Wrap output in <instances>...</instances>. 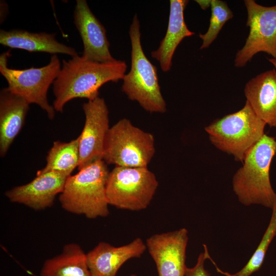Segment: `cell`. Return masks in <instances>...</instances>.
<instances>
[{
  "label": "cell",
  "instance_id": "obj_20",
  "mask_svg": "<svg viewBox=\"0 0 276 276\" xmlns=\"http://www.w3.org/2000/svg\"><path fill=\"white\" fill-rule=\"evenodd\" d=\"M79 158V137L69 142L55 141L48 152L46 165L38 170L36 175L56 171L70 176L78 167Z\"/></svg>",
  "mask_w": 276,
  "mask_h": 276
},
{
  "label": "cell",
  "instance_id": "obj_21",
  "mask_svg": "<svg viewBox=\"0 0 276 276\" xmlns=\"http://www.w3.org/2000/svg\"><path fill=\"white\" fill-rule=\"evenodd\" d=\"M272 211L268 227L257 249L244 267L233 274L223 272L218 269L219 272L226 276H250L260 269L264 262L268 246L276 236V203Z\"/></svg>",
  "mask_w": 276,
  "mask_h": 276
},
{
  "label": "cell",
  "instance_id": "obj_22",
  "mask_svg": "<svg viewBox=\"0 0 276 276\" xmlns=\"http://www.w3.org/2000/svg\"><path fill=\"white\" fill-rule=\"evenodd\" d=\"M211 8V16L209 27L206 33H200L199 35L202 40L200 50L208 48L216 39L226 22L234 16L233 12L225 2L212 0Z\"/></svg>",
  "mask_w": 276,
  "mask_h": 276
},
{
  "label": "cell",
  "instance_id": "obj_14",
  "mask_svg": "<svg viewBox=\"0 0 276 276\" xmlns=\"http://www.w3.org/2000/svg\"><path fill=\"white\" fill-rule=\"evenodd\" d=\"M147 246L136 238L130 243L115 247L100 242L86 254L87 263L91 276H116L120 267L128 260L140 258Z\"/></svg>",
  "mask_w": 276,
  "mask_h": 276
},
{
  "label": "cell",
  "instance_id": "obj_23",
  "mask_svg": "<svg viewBox=\"0 0 276 276\" xmlns=\"http://www.w3.org/2000/svg\"><path fill=\"white\" fill-rule=\"evenodd\" d=\"M203 247L204 251L199 254L196 265L192 268L187 267L185 276H210L204 268L205 261L210 256L206 246L203 244Z\"/></svg>",
  "mask_w": 276,
  "mask_h": 276
},
{
  "label": "cell",
  "instance_id": "obj_6",
  "mask_svg": "<svg viewBox=\"0 0 276 276\" xmlns=\"http://www.w3.org/2000/svg\"><path fill=\"white\" fill-rule=\"evenodd\" d=\"M155 152L153 135L123 118L110 127L105 141L102 159L107 165L116 166L147 167Z\"/></svg>",
  "mask_w": 276,
  "mask_h": 276
},
{
  "label": "cell",
  "instance_id": "obj_26",
  "mask_svg": "<svg viewBox=\"0 0 276 276\" xmlns=\"http://www.w3.org/2000/svg\"><path fill=\"white\" fill-rule=\"evenodd\" d=\"M268 61L273 65V66H274L276 70V58H268Z\"/></svg>",
  "mask_w": 276,
  "mask_h": 276
},
{
  "label": "cell",
  "instance_id": "obj_13",
  "mask_svg": "<svg viewBox=\"0 0 276 276\" xmlns=\"http://www.w3.org/2000/svg\"><path fill=\"white\" fill-rule=\"evenodd\" d=\"M68 177L56 171L36 175L30 182L6 191L5 195L12 202L42 210L52 206L56 196L62 192Z\"/></svg>",
  "mask_w": 276,
  "mask_h": 276
},
{
  "label": "cell",
  "instance_id": "obj_24",
  "mask_svg": "<svg viewBox=\"0 0 276 276\" xmlns=\"http://www.w3.org/2000/svg\"><path fill=\"white\" fill-rule=\"evenodd\" d=\"M8 6L6 3L1 2V23L4 21L5 19L6 15H7Z\"/></svg>",
  "mask_w": 276,
  "mask_h": 276
},
{
  "label": "cell",
  "instance_id": "obj_16",
  "mask_svg": "<svg viewBox=\"0 0 276 276\" xmlns=\"http://www.w3.org/2000/svg\"><path fill=\"white\" fill-rule=\"evenodd\" d=\"M187 0L170 1V13L166 33L157 50L151 52V57L159 62L164 72H169L172 58L178 45L187 37L193 36L185 21L184 10L188 4Z\"/></svg>",
  "mask_w": 276,
  "mask_h": 276
},
{
  "label": "cell",
  "instance_id": "obj_11",
  "mask_svg": "<svg viewBox=\"0 0 276 276\" xmlns=\"http://www.w3.org/2000/svg\"><path fill=\"white\" fill-rule=\"evenodd\" d=\"M188 239L185 228L147 238V248L156 264L158 276H185Z\"/></svg>",
  "mask_w": 276,
  "mask_h": 276
},
{
  "label": "cell",
  "instance_id": "obj_1",
  "mask_svg": "<svg viewBox=\"0 0 276 276\" xmlns=\"http://www.w3.org/2000/svg\"><path fill=\"white\" fill-rule=\"evenodd\" d=\"M127 65L124 60L108 62L85 60L79 55L62 60L60 71L53 84L55 110L63 112L65 105L75 98L93 100L99 90L108 82L123 80Z\"/></svg>",
  "mask_w": 276,
  "mask_h": 276
},
{
  "label": "cell",
  "instance_id": "obj_3",
  "mask_svg": "<svg viewBox=\"0 0 276 276\" xmlns=\"http://www.w3.org/2000/svg\"><path fill=\"white\" fill-rule=\"evenodd\" d=\"M109 172L107 164L100 159L68 176L59 194L62 208L89 219L107 216L106 183Z\"/></svg>",
  "mask_w": 276,
  "mask_h": 276
},
{
  "label": "cell",
  "instance_id": "obj_8",
  "mask_svg": "<svg viewBox=\"0 0 276 276\" xmlns=\"http://www.w3.org/2000/svg\"><path fill=\"white\" fill-rule=\"evenodd\" d=\"M158 186L155 174L147 167L116 166L109 172L106 183L108 204L120 209L144 210Z\"/></svg>",
  "mask_w": 276,
  "mask_h": 276
},
{
  "label": "cell",
  "instance_id": "obj_5",
  "mask_svg": "<svg viewBox=\"0 0 276 276\" xmlns=\"http://www.w3.org/2000/svg\"><path fill=\"white\" fill-rule=\"evenodd\" d=\"M266 125L246 101L241 109L214 120L204 130L214 146L243 163L248 152L265 134Z\"/></svg>",
  "mask_w": 276,
  "mask_h": 276
},
{
  "label": "cell",
  "instance_id": "obj_27",
  "mask_svg": "<svg viewBox=\"0 0 276 276\" xmlns=\"http://www.w3.org/2000/svg\"><path fill=\"white\" fill-rule=\"evenodd\" d=\"M130 276H137V275L134 274H132Z\"/></svg>",
  "mask_w": 276,
  "mask_h": 276
},
{
  "label": "cell",
  "instance_id": "obj_12",
  "mask_svg": "<svg viewBox=\"0 0 276 276\" xmlns=\"http://www.w3.org/2000/svg\"><path fill=\"white\" fill-rule=\"evenodd\" d=\"M74 23L82 40L83 58L101 63L116 60L110 52L105 27L92 12L85 0L76 1Z\"/></svg>",
  "mask_w": 276,
  "mask_h": 276
},
{
  "label": "cell",
  "instance_id": "obj_25",
  "mask_svg": "<svg viewBox=\"0 0 276 276\" xmlns=\"http://www.w3.org/2000/svg\"><path fill=\"white\" fill-rule=\"evenodd\" d=\"M202 9L205 10L211 7L212 1H195Z\"/></svg>",
  "mask_w": 276,
  "mask_h": 276
},
{
  "label": "cell",
  "instance_id": "obj_18",
  "mask_svg": "<svg viewBox=\"0 0 276 276\" xmlns=\"http://www.w3.org/2000/svg\"><path fill=\"white\" fill-rule=\"evenodd\" d=\"M0 43L29 52L63 54L72 57L78 55L74 48L58 41L55 34L46 32L32 33L20 29L1 30Z\"/></svg>",
  "mask_w": 276,
  "mask_h": 276
},
{
  "label": "cell",
  "instance_id": "obj_9",
  "mask_svg": "<svg viewBox=\"0 0 276 276\" xmlns=\"http://www.w3.org/2000/svg\"><path fill=\"white\" fill-rule=\"evenodd\" d=\"M244 2L249 30L244 46L236 55L235 66L238 68L245 66L259 52L276 58V5L263 6L254 0Z\"/></svg>",
  "mask_w": 276,
  "mask_h": 276
},
{
  "label": "cell",
  "instance_id": "obj_19",
  "mask_svg": "<svg viewBox=\"0 0 276 276\" xmlns=\"http://www.w3.org/2000/svg\"><path fill=\"white\" fill-rule=\"evenodd\" d=\"M40 276H91L86 254L78 244H66L60 254L44 262Z\"/></svg>",
  "mask_w": 276,
  "mask_h": 276
},
{
  "label": "cell",
  "instance_id": "obj_7",
  "mask_svg": "<svg viewBox=\"0 0 276 276\" xmlns=\"http://www.w3.org/2000/svg\"><path fill=\"white\" fill-rule=\"evenodd\" d=\"M10 55L8 51L0 56V73L7 81L8 88L29 104H37L46 112L50 120H53L56 111L48 101V93L61 67L58 56L52 55L49 63L45 66L18 70L8 66Z\"/></svg>",
  "mask_w": 276,
  "mask_h": 276
},
{
  "label": "cell",
  "instance_id": "obj_15",
  "mask_svg": "<svg viewBox=\"0 0 276 276\" xmlns=\"http://www.w3.org/2000/svg\"><path fill=\"white\" fill-rule=\"evenodd\" d=\"M244 93L256 114L266 125L276 127V70L264 72L250 79Z\"/></svg>",
  "mask_w": 276,
  "mask_h": 276
},
{
  "label": "cell",
  "instance_id": "obj_10",
  "mask_svg": "<svg viewBox=\"0 0 276 276\" xmlns=\"http://www.w3.org/2000/svg\"><path fill=\"white\" fill-rule=\"evenodd\" d=\"M85 120L79 139L80 170L102 159L105 139L110 128L109 111L104 99L98 97L82 105Z\"/></svg>",
  "mask_w": 276,
  "mask_h": 276
},
{
  "label": "cell",
  "instance_id": "obj_17",
  "mask_svg": "<svg viewBox=\"0 0 276 276\" xmlns=\"http://www.w3.org/2000/svg\"><path fill=\"white\" fill-rule=\"evenodd\" d=\"M29 104L7 87L0 91V155L5 156L21 130Z\"/></svg>",
  "mask_w": 276,
  "mask_h": 276
},
{
  "label": "cell",
  "instance_id": "obj_2",
  "mask_svg": "<svg viewBox=\"0 0 276 276\" xmlns=\"http://www.w3.org/2000/svg\"><path fill=\"white\" fill-rule=\"evenodd\" d=\"M275 154L276 140L265 133L248 152L232 179L233 190L240 203L273 208L276 193L271 185L270 168Z\"/></svg>",
  "mask_w": 276,
  "mask_h": 276
},
{
  "label": "cell",
  "instance_id": "obj_4",
  "mask_svg": "<svg viewBox=\"0 0 276 276\" xmlns=\"http://www.w3.org/2000/svg\"><path fill=\"white\" fill-rule=\"evenodd\" d=\"M129 34L131 44V67L123 79L122 91L150 113H165L167 105L161 93L157 67L145 55L142 46L140 21L135 14Z\"/></svg>",
  "mask_w": 276,
  "mask_h": 276
}]
</instances>
